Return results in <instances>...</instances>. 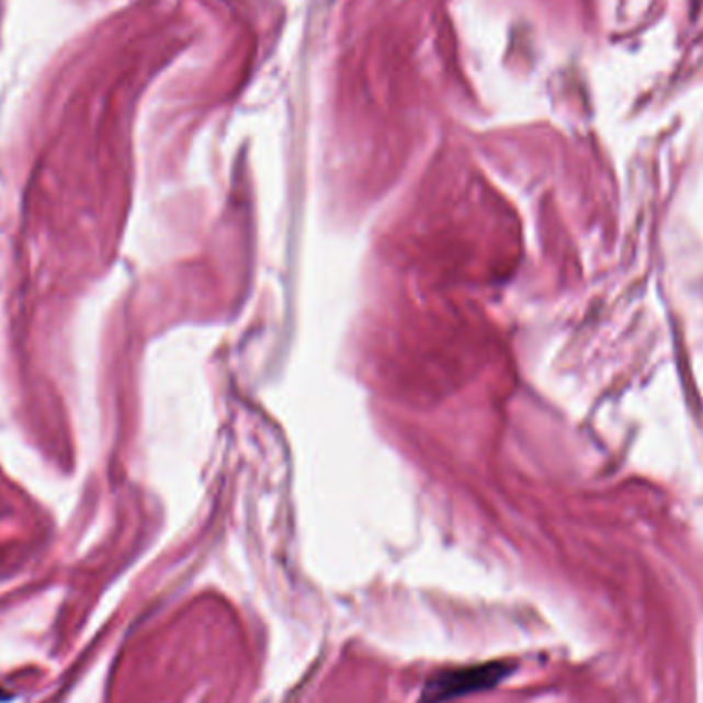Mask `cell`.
Returning <instances> with one entry per match:
<instances>
[{"label": "cell", "mask_w": 703, "mask_h": 703, "mask_svg": "<svg viewBox=\"0 0 703 703\" xmlns=\"http://www.w3.org/2000/svg\"><path fill=\"white\" fill-rule=\"evenodd\" d=\"M514 665L504 660H494L474 667H461L451 671L434 672L426 681L420 702L418 703H446L458 700L463 695H472L477 691L496 688L512 672Z\"/></svg>", "instance_id": "cell-1"}, {"label": "cell", "mask_w": 703, "mask_h": 703, "mask_svg": "<svg viewBox=\"0 0 703 703\" xmlns=\"http://www.w3.org/2000/svg\"><path fill=\"white\" fill-rule=\"evenodd\" d=\"M13 698H15V695H13V693H9V691H7V689H4V688H2V685H0V703L11 702V700H13Z\"/></svg>", "instance_id": "cell-2"}]
</instances>
